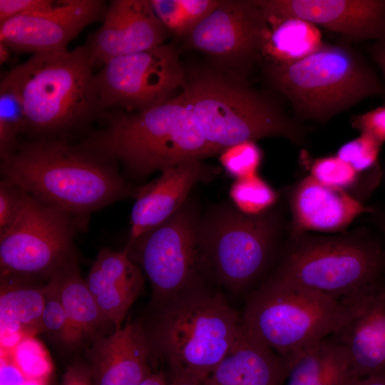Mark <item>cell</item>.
I'll return each mask as SVG.
<instances>
[{
  "instance_id": "7c38bea8",
  "label": "cell",
  "mask_w": 385,
  "mask_h": 385,
  "mask_svg": "<svg viewBox=\"0 0 385 385\" xmlns=\"http://www.w3.org/2000/svg\"><path fill=\"white\" fill-rule=\"evenodd\" d=\"M187 74L172 45L113 58L96 73L103 113L139 112L173 98L183 88Z\"/></svg>"
},
{
  "instance_id": "4316f807",
  "label": "cell",
  "mask_w": 385,
  "mask_h": 385,
  "mask_svg": "<svg viewBox=\"0 0 385 385\" xmlns=\"http://www.w3.org/2000/svg\"><path fill=\"white\" fill-rule=\"evenodd\" d=\"M22 98L9 73L0 83V156L11 154L18 145V136L26 131Z\"/></svg>"
},
{
  "instance_id": "ba28073f",
  "label": "cell",
  "mask_w": 385,
  "mask_h": 385,
  "mask_svg": "<svg viewBox=\"0 0 385 385\" xmlns=\"http://www.w3.org/2000/svg\"><path fill=\"white\" fill-rule=\"evenodd\" d=\"M344 313L341 300L267 279L249 298L242 328L279 354L296 356L334 334Z\"/></svg>"
},
{
  "instance_id": "7bdbcfd3",
  "label": "cell",
  "mask_w": 385,
  "mask_h": 385,
  "mask_svg": "<svg viewBox=\"0 0 385 385\" xmlns=\"http://www.w3.org/2000/svg\"><path fill=\"white\" fill-rule=\"evenodd\" d=\"M11 50L4 43L0 42V63L7 61L11 56Z\"/></svg>"
},
{
  "instance_id": "30bf717a",
  "label": "cell",
  "mask_w": 385,
  "mask_h": 385,
  "mask_svg": "<svg viewBox=\"0 0 385 385\" xmlns=\"http://www.w3.org/2000/svg\"><path fill=\"white\" fill-rule=\"evenodd\" d=\"M200 226L196 210L185 201L171 217L124 250L146 274L158 307L204 284Z\"/></svg>"
},
{
  "instance_id": "f35d334b",
  "label": "cell",
  "mask_w": 385,
  "mask_h": 385,
  "mask_svg": "<svg viewBox=\"0 0 385 385\" xmlns=\"http://www.w3.org/2000/svg\"><path fill=\"white\" fill-rule=\"evenodd\" d=\"M62 385H93L90 369L81 365L70 366L63 376Z\"/></svg>"
},
{
  "instance_id": "d6a6232c",
  "label": "cell",
  "mask_w": 385,
  "mask_h": 385,
  "mask_svg": "<svg viewBox=\"0 0 385 385\" xmlns=\"http://www.w3.org/2000/svg\"><path fill=\"white\" fill-rule=\"evenodd\" d=\"M312 177L319 183L344 190L352 186L358 173L337 155L317 159L311 167Z\"/></svg>"
},
{
  "instance_id": "44dd1931",
  "label": "cell",
  "mask_w": 385,
  "mask_h": 385,
  "mask_svg": "<svg viewBox=\"0 0 385 385\" xmlns=\"http://www.w3.org/2000/svg\"><path fill=\"white\" fill-rule=\"evenodd\" d=\"M140 266L123 251L101 249L86 279L87 286L106 320L120 330L143 286Z\"/></svg>"
},
{
  "instance_id": "7402d4cb",
  "label": "cell",
  "mask_w": 385,
  "mask_h": 385,
  "mask_svg": "<svg viewBox=\"0 0 385 385\" xmlns=\"http://www.w3.org/2000/svg\"><path fill=\"white\" fill-rule=\"evenodd\" d=\"M298 356L279 354L242 328L202 385H283Z\"/></svg>"
},
{
  "instance_id": "6da1fadb",
  "label": "cell",
  "mask_w": 385,
  "mask_h": 385,
  "mask_svg": "<svg viewBox=\"0 0 385 385\" xmlns=\"http://www.w3.org/2000/svg\"><path fill=\"white\" fill-rule=\"evenodd\" d=\"M1 172L40 203L81 218L132 192L114 161L64 138L19 142Z\"/></svg>"
},
{
  "instance_id": "1f68e13d",
  "label": "cell",
  "mask_w": 385,
  "mask_h": 385,
  "mask_svg": "<svg viewBox=\"0 0 385 385\" xmlns=\"http://www.w3.org/2000/svg\"><path fill=\"white\" fill-rule=\"evenodd\" d=\"M43 290L46 301L41 317V332L56 334L66 343L72 344L69 322L53 275L43 286Z\"/></svg>"
},
{
  "instance_id": "4dcf8cb0",
  "label": "cell",
  "mask_w": 385,
  "mask_h": 385,
  "mask_svg": "<svg viewBox=\"0 0 385 385\" xmlns=\"http://www.w3.org/2000/svg\"><path fill=\"white\" fill-rule=\"evenodd\" d=\"M262 158L255 141H245L222 150L220 161L230 175L242 179L257 175Z\"/></svg>"
},
{
  "instance_id": "ffe728a7",
  "label": "cell",
  "mask_w": 385,
  "mask_h": 385,
  "mask_svg": "<svg viewBox=\"0 0 385 385\" xmlns=\"http://www.w3.org/2000/svg\"><path fill=\"white\" fill-rule=\"evenodd\" d=\"M289 205L292 232L340 231L361 214L372 211L344 190L327 186L312 176L292 190Z\"/></svg>"
},
{
  "instance_id": "e575fe53",
  "label": "cell",
  "mask_w": 385,
  "mask_h": 385,
  "mask_svg": "<svg viewBox=\"0 0 385 385\" xmlns=\"http://www.w3.org/2000/svg\"><path fill=\"white\" fill-rule=\"evenodd\" d=\"M26 192L16 184L3 178L0 183V233L17 215Z\"/></svg>"
},
{
  "instance_id": "60d3db41",
  "label": "cell",
  "mask_w": 385,
  "mask_h": 385,
  "mask_svg": "<svg viewBox=\"0 0 385 385\" xmlns=\"http://www.w3.org/2000/svg\"><path fill=\"white\" fill-rule=\"evenodd\" d=\"M140 385H168V376L162 371L152 372Z\"/></svg>"
},
{
  "instance_id": "b9f144b4",
  "label": "cell",
  "mask_w": 385,
  "mask_h": 385,
  "mask_svg": "<svg viewBox=\"0 0 385 385\" xmlns=\"http://www.w3.org/2000/svg\"><path fill=\"white\" fill-rule=\"evenodd\" d=\"M354 385H385V376H368L358 379Z\"/></svg>"
},
{
  "instance_id": "ee69618b",
  "label": "cell",
  "mask_w": 385,
  "mask_h": 385,
  "mask_svg": "<svg viewBox=\"0 0 385 385\" xmlns=\"http://www.w3.org/2000/svg\"><path fill=\"white\" fill-rule=\"evenodd\" d=\"M377 222L379 227L385 235V217H379Z\"/></svg>"
},
{
  "instance_id": "8fae6325",
  "label": "cell",
  "mask_w": 385,
  "mask_h": 385,
  "mask_svg": "<svg viewBox=\"0 0 385 385\" xmlns=\"http://www.w3.org/2000/svg\"><path fill=\"white\" fill-rule=\"evenodd\" d=\"M78 219L26 193L14 220L0 233L1 278L49 279L73 255Z\"/></svg>"
},
{
  "instance_id": "5bb4252c",
  "label": "cell",
  "mask_w": 385,
  "mask_h": 385,
  "mask_svg": "<svg viewBox=\"0 0 385 385\" xmlns=\"http://www.w3.org/2000/svg\"><path fill=\"white\" fill-rule=\"evenodd\" d=\"M107 6L101 0H59L53 7L0 24V42L17 53L64 51L84 28L104 18Z\"/></svg>"
},
{
  "instance_id": "9c48e42d",
  "label": "cell",
  "mask_w": 385,
  "mask_h": 385,
  "mask_svg": "<svg viewBox=\"0 0 385 385\" xmlns=\"http://www.w3.org/2000/svg\"><path fill=\"white\" fill-rule=\"evenodd\" d=\"M279 220L267 211L250 215L222 207L201 220L200 239L206 273L239 291L265 271L275 250Z\"/></svg>"
},
{
  "instance_id": "52a82bcc",
  "label": "cell",
  "mask_w": 385,
  "mask_h": 385,
  "mask_svg": "<svg viewBox=\"0 0 385 385\" xmlns=\"http://www.w3.org/2000/svg\"><path fill=\"white\" fill-rule=\"evenodd\" d=\"M266 71L302 119L325 122L364 98L385 97V86L374 70L345 45L324 43L297 62L268 63Z\"/></svg>"
},
{
  "instance_id": "836d02e7",
  "label": "cell",
  "mask_w": 385,
  "mask_h": 385,
  "mask_svg": "<svg viewBox=\"0 0 385 385\" xmlns=\"http://www.w3.org/2000/svg\"><path fill=\"white\" fill-rule=\"evenodd\" d=\"M381 148V145L371 137L361 134L343 145L337 155L359 173L376 167Z\"/></svg>"
},
{
  "instance_id": "8992f818",
  "label": "cell",
  "mask_w": 385,
  "mask_h": 385,
  "mask_svg": "<svg viewBox=\"0 0 385 385\" xmlns=\"http://www.w3.org/2000/svg\"><path fill=\"white\" fill-rule=\"evenodd\" d=\"M242 318L218 291L204 284L158 307L152 351L175 359L204 381L240 334Z\"/></svg>"
},
{
  "instance_id": "74e56055",
  "label": "cell",
  "mask_w": 385,
  "mask_h": 385,
  "mask_svg": "<svg viewBox=\"0 0 385 385\" xmlns=\"http://www.w3.org/2000/svg\"><path fill=\"white\" fill-rule=\"evenodd\" d=\"M169 366L168 385H202L203 381L186 370L175 359L167 360Z\"/></svg>"
},
{
  "instance_id": "603a6c76",
  "label": "cell",
  "mask_w": 385,
  "mask_h": 385,
  "mask_svg": "<svg viewBox=\"0 0 385 385\" xmlns=\"http://www.w3.org/2000/svg\"><path fill=\"white\" fill-rule=\"evenodd\" d=\"M52 275L69 322L72 344L93 338L110 324L81 277L74 255Z\"/></svg>"
},
{
  "instance_id": "d590c367",
  "label": "cell",
  "mask_w": 385,
  "mask_h": 385,
  "mask_svg": "<svg viewBox=\"0 0 385 385\" xmlns=\"http://www.w3.org/2000/svg\"><path fill=\"white\" fill-rule=\"evenodd\" d=\"M351 123L361 134L371 137L381 145L385 142V106L352 116Z\"/></svg>"
},
{
  "instance_id": "cb8c5ba5",
  "label": "cell",
  "mask_w": 385,
  "mask_h": 385,
  "mask_svg": "<svg viewBox=\"0 0 385 385\" xmlns=\"http://www.w3.org/2000/svg\"><path fill=\"white\" fill-rule=\"evenodd\" d=\"M358 379L343 346L326 338L299 355L286 385H354Z\"/></svg>"
},
{
  "instance_id": "83f0119b",
  "label": "cell",
  "mask_w": 385,
  "mask_h": 385,
  "mask_svg": "<svg viewBox=\"0 0 385 385\" xmlns=\"http://www.w3.org/2000/svg\"><path fill=\"white\" fill-rule=\"evenodd\" d=\"M168 31L187 36L218 4L217 0H150Z\"/></svg>"
},
{
  "instance_id": "484cf974",
  "label": "cell",
  "mask_w": 385,
  "mask_h": 385,
  "mask_svg": "<svg viewBox=\"0 0 385 385\" xmlns=\"http://www.w3.org/2000/svg\"><path fill=\"white\" fill-rule=\"evenodd\" d=\"M30 282L1 278V332L19 333L27 337L41 332L46 301L43 287Z\"/></svg>"
},
{
  "instance_id": "7a4b0ae2",
  "label": "cell",
  "mask_w": 385,
  "mask_h": 385,
  "mask_svg": "<svg viewBox=\"0 0 385 385\" xmlns=\"http://www.w3.org/2000/svg\"><path fill=\"white\" fill-rule=\"evenodd\" d=\"M104 128L81 144L128 173L141 178L218 152L206 140L192 114L177 96L139 112L108 111Z\"/></svg>"
},
{
  "instance_id": "277c9868",
  "label": "cell",
  "mask_w": 385,
  "mask_h": 385,
  "mask_svg": "<svg viewBox=\"0 0 385 385\" xmlns=\"http://www.w3.org/2000/svg\"><path fill=\"white\" fill-rule=\"evenodd\" d=\"M190 111L206 140L218 152L245 141L271 136L302 144L304 129L243 78L202 69L187 75L178 96Z\"/></svg>"
},
{
  "instance_id": "f546056e",
  "label": "cell",
  "mask_w": 385,
  "mask_h": 385,
  "mask_svg": "<svg viewBox=\"0 0 385 385\" xmlns=\"http://www.w3.org/2000/svg\"><path fill=\"white\" fill-rule=\"evenodd\" d=\"M7 353L15 365L27 378L34 380H48L53 370V364L48 351L34 336L24 337Z\"/></svg>"
},
{
  "instance_id": "d4e9b609",
  "label": "cell",
  "mask_w": 385,
  "mask_h": 385,
  "mask_svg": "<svg viewBox=\"0 0 385 385\" xmlns=\"http://www.w3.org/2000/svg\"><path fill=\"white\" fill-rule=\"evenodd\" d=\"M265 18L267 26L261 56L265 57L269 63L297 62L314 53L324 44L319 27L307 21L297 17Z\"/></svg>"
},
{
  "instance_id": "4fadbf2b",
  "label": "cell",
  "mask_w": 385,
  "mask_h": 385,
  "mask_svg": "<svg viewBox=\"0 0 385 385\" xmlns=\"http://www.w3.org/2000/svg\"><path fill=\"white\" fill-rule=\"evenodd\" d=\"M267 26L264 12L256 0L219 1L186 36L189 47L212 58L224 72L242 78L261 56Z\"/></svg>"
},
{
  "instance_id": "9a60e30c",
  "label": "cell",
  "mask_w": 385,
  "mask_h": 385,
  "mask_svg": "<svg viewBox=\"0 0 385 385\" xmlns=\"http://www.w3.org/2000/svg\"><path fill=\"white\" fill-rule=\"evenodd\" d=\"M267 17H297L354 41L385 42V0H256Z\"/></svg>"
},
{
  "instance_id": "3957f363",
  "label": "cell",
  "mask_w": 385,
  "mask_h": 385,
  "mask_svg": "<svg viewBox=\"0 0 385 385\" xmlns=\"http://www.w3.org/2000/svg\"><path fill=\"white\" fill-rule=\"evenodd\" d=\"M94 67L84 46L34 53L10 71L22 98L26 132L35 138L66 139L101 118Z\"/></svg>"
},
{
  "instance_id": "5b68a950",
  "label": "cell",
  "mask_w": 385,
  "mask_h": 385,
  "mask_svg": "<svg viewBox=\"0 0 385 385\" xmlns=\"http://www.w3.org/2000/svg\"><path fill=\"white\" fill-rule=\"evenodd\" d=\"M268 279L342 301L385 282V249L366 232L337 237L291 232Z\"/></svg>"
},
{
  "instance_id": "2e32d148",
  "label": "cell",
  "mask_w": 385,
  "mask_h": 385,
  "mask_svg": "<svg viewBox=\"0 0 385 385\" xmlns=\"http://www.w3.org/2000/svg\"><path fill=\"white\" fill-rule=\"evenodd\" d=\"M342 301L345 313L334 335L354 374L385 376V282Z\"/></svg>"
},
{
  "instance_id": "8d00e7d4",
  "label": "cell",
  "mask_w": 385,
  "mask_h": 385,
  "mask_svg": "<svg viewBox=\"0 0 385 385\" xmlns=\"http://www.w3.org/2000/svg\"><path fill=\"white\" fill-rule=\"evenodd\" d=\"M59 0H0V24L26 13L53 7Z\"/></svg>"
},
{
  "instance_id": "f1b7e54d",
  "label": "cell",
  "mask_w": 385,
  "mask_h": 385,
  "mask_svg": "<svg viewBox=\"0 0 385 385\" xmlns=\"http://www.w3.org/2000/svg\"><path fill=\"white\" fill-rule=\"evenodd\" d=\"M230 196L239 211L250 215L266 212L277 197L273 189L257 175L237 179L231 185Z\"/></svg>"
},
{
  "instance_id": "ab89813d",
  "label": "cell",
  "mask_w": 385,
  "mask_h": 385,
  "mask_svg": "<svg viewBox=\"0 0 385 385\" xmlns=\"http://www.w3.org/2000/svg\"><path fill=\"white\" fill-rule=\"evenodd\" d=\"M371 55L381 68L385 78V42H376L371 48Z\"/></svg>"
},
{
  "instance_id": "d6986e66",
  "label": "cell",
  "mask_w": 385,
  "mask_h": 385,
  "mask_svg": "<svg viewBox=\"0 0 385 385\" xmlns=\"http://www.w3.org/2000/svg\"><path fill=\"white\" fill-rule=\"evenodd\" d=\"M152 349L140 322L95 340L89 351L93 385H140L151 373Z\"/></svg>"
},
{
  "instance_id": "ac0fdd59",
  "label": "cell",
  "mask_w": 385,
  "mask_h": 385,
  "mask_svg": "<svg viewBox=\"0 0 385 385\" xmlns=\"http://www.w3.org/2000/svg\"><path fill=\"white\" fill-rule=\"evenodd\" d=\"M217 169L201 160H191L162 170L158 178L140 188L131 210L128 244L171 217L185 203L192 188L210 180Z\"/></svg>"
},
{
  "instance_id": "e0dca14e",
  "label": "cell",
  "mask_w": 385,
  "mask_h": 385,
  "mask_svg": "<svg viewBox=\"0 0 385 385\" xmlns=\"http://www.w3.org/2000/svg\"><path fill=\"white\" fill-rule=\"evenodd\" d=\"M167 32L150 0H113L86 46L94 66H102L113 58L164 44Z\"/></svg>"
}]
</instances>
